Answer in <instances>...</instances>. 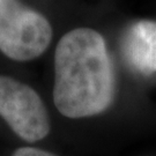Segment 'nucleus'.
Here are the masks:
<instances>
[{
	"label": "nucleus",
	"mask_w": 156,
	"mask_h": 156,
	"mask_svg": "<svg viewBox=\"0 0 156 156\" xmlns=\"http://www.w3.org/2000/svg\"><path fill=\"white\" fill-rule=\"evenodd\" d=\"M126 62L135 71L149 75L156 73V22L139 21L127 29L122 42Z\"/></svg>",
	"instance_id": "nucleus-4"
},
{
	"label": "nucleus",
	"mask_w": 156,
	"mask_h": 156,
	"mask_svg": "<svg viewBox=\"0 0 156 156\" xmlns=\"http://www.w3.org/2000/svg\"><path fill=\"white\" fill-rule=\"evenodd\" d=\"M52 28L41 13L19 0H0V51L16 62L39 57L50 45Z\"/></svg>",
	"instance_id": "nucleus-2"
},
{
	"label": "nucleus",
	"mask_w": 156,
	"mask_h": 156,
	"mask_svg": "<svg viewBox=\"0 0 156 156\" xmlns=\"http://www.w3.org/2000/svg\"><path fill=\"white\" fill-rule=\"evenodd\" d=\"M12 156H57L50 151H45L34 147H22L13 153Z\"/></svg>",
	"instance_id": "nucleus-5"
},
{
	"label": "nucleus",
	"mask_w": 156,
	"mask_h": 156,
	"mask_svg": "<svg viewBox=\"0 0 156 156\" xmlns=\"http://www.w3.org/2000/svg\"><path fill=\"white\" fill-rule=\"evenodd\" d=\"M0 116L27 142H37L50 132L49 115L39 95L27 84L0 75Z\"/></svg>",
	"instance_id": "nucleus-3"
},
{
	"label": "nucleus",
	"mask_w": 156,
	"mask_h": 156,
	"mask_svg": "<svg viewBox=\"0 0 156 156\" xmlns=\"http://www.w3.org/2000/svg\"><path fill=\"white\" fill-rule=\"evenodd\" d=\"M115 95V74L100 33L76 28L62 36L55 53L53 102L68 118L105 111Z\"/></svg>",
	"instance_id": "nucleus-1"
}]
</instances>
